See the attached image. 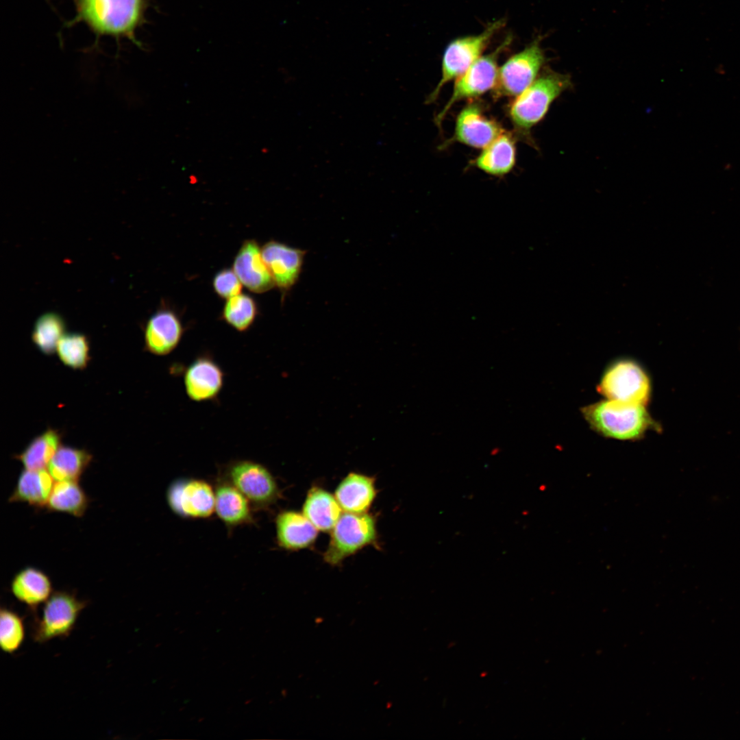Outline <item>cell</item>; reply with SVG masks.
I'll return each instance as SVG.
<instances>
[{"label":"cell","mask_w":740,"mask_h":740,"mask_svg":"<svg viewBox=\"0 0 740 740\" xmlns=\"http://www.w3.org/2000/svg\"><path fill=\"white\" fill-rule=\"evenodd\" d=\"M212 284L215 293L227 299L241 293L243 284L233 269H223L214 275Z\"/></svg>","instance_id":"obj_31"},{"label":"cell","mask_w":740,"mask_h":740,"mask_svg":"<svg viewBox=\"0 0 740 740\" xmlns=\"http://www.w3.org/2000/svg\"><path fill=\"white\" fill-rule=\"evenodd\" d=\"M646 406L602 399L581 408L590 428L602 436L619 441H637L661 426Z\"/></svg>","instance_id":"obj_2"},{"label":"cell","mask_w":740,"mask_h":740,"mask_svg":"<svg viewBox=\"0 0 740 740\" xmlns=\"http://www.w3.org/2000/svg\"><path fill=\"white\" fill-rule=\"evenodd\" d=\"M167 504L176 515L186 519H205L214 512V488L197 478H178L166 493Z\"/></svg>","instance_id":"obj_11"},{"label":"cell","mask_w":740,"mask_h":740,"mask_svg":"<svg viewBox=\"0 0 740 740\" xmlns=\"http://www.w3.org/2000/svg\"><path fill=\"white\" fill-rule=\"evenodd\" d=\"M214 492V512L227 527L234 528L254 522L251 504L230 482L220 481Z\"/></svg>","instance_id":"obj_19"},{"label":"cell","mask_w":740,"mask_h":740,"mask_svg":"<svg viewBox=\"0 0 740 740\" xmlns=\"http://www.w3.org/2000/svg\"><path fill=\"white\" fill-rule=\"evenodd\" d=\"M25 639L22 618L14 611L1 608L0 611V645L5 653H14Z\"/></svg>","instance_id":"obj_30"},{"label":"cell","mask_w":740,"mask_h":740,"mask_svg":"<svg viewBox=\"0 0 740 740\" xmlns=\"http://www.w3.org/2000/svg\"><path fill=\"white\" fill-rule=\"evenodd\" d=\"M545 62L538 40L510 56L499 69L495 93L498 96H518L536 79Z\"/></svg>","instance_id":"obj_10"},{"label":"cell","mask_w":740,"mask_h":740,"mask_svg":"<svg viewBox=\"0 0 740 740\" xmlns=\"http://www.w3.org/2000/svg\"><path fill=\"white\" fill-rule=\"evenodd\" d=\"M261 251L275 285L288 291L299 278L306 251L276 241L266 243Z\"/></svg>","instance_id":"obj_12"},{"label":"cell","mask_w":740,"mask_h":740,"mask_svg":"<svg viewBox=\"0 0 740 740\" xmlns=\"http://www.w3.org/2000/svg\"><path fill=\"white\" fill-rule=\"evenodd\" d=\"M54 479L48 470L25 469L8 498L10 502H25L36 508L46 507Z\"/></svg>","instance_id":"obj_21"},{"label":"cell","mask_w":740,"mask_h":740,"mask_svg":"<svg viewBox=\"0 0 740 740\" xmlns=\"http://www.w3.org/2000/svg\"><path fill=\"white\" fill-rule=\"evenodd\" d=\"M233 270L242 284L255 293L267 292L275 286L262 258L261 248L255 240L243 243L235 256Z\"/></svg>","instance_id":"obj_15"},{"label":"cell","mask_w":740,"mask_h":740,"mask_svg":"<svg viewBox=\"0 0 740 740\" xmlns=\"http://www.w3.org/2000/svg\"><path fill=\"white\" fill-rule=\"evenodd\" d=\"M60 433L54 429L48 428L44 432L34 438L26 447L15 456L25 469H45L61 445Z\"/></svg>","instance_id":"obj_26"},{"label":"cell","mask_w":740,"mask_h":740,"mask_svg":"<svg viewBox=\"0 0 740 740\" xmlns=\"http://www.w3.org/2000/svg\"><path fill=\"white\" fill-rule=\"evenodd\" d=\"M92 459V454L86 449L61 445L50 460L47 470L56 481H78Z\"/></svg>","instance_id":"obj_24"},{"label":"cell","mask_w":740,"mask_h":740,"mask_svg":"<svg viewBox=\"0 0 740 740\" xmlns=\"http://www.w3.org/2000/svg\"><path fill=\"white\" fill-rule=\"evenodd\" d=\"M65 323L58 313L49 312L40 315L36 321L32 340L38 349L49 356L56 352L57 345L64 334Z\"/></svg>","instance_id":"obj_27"},{"label":"cell","mask_w":740,"mask_h":740,"mask_svg":"<svg viewBox=\"0 0 740 740\" xmlns=\"http://www.w3.org/2000/svg\"><path fill=\"white\" fill-rule=\"evenodd\" d=\"M571 85L569 75L549 72L540 76L511 104L513 123L522 130H530L543 119L552 103Z\"/></svg>","instance_id":"obj_4"},{"label":"cell","mask_w":740,"mask_h":740,"mask_svg":"<svg viewBox=\"0 0 740 740\" xmlns=\"http://www.w3.org/2000/svg\"><path fill=\"white\" fill-rule=\"evenodd\" d=\"M184 327L178 315L169 308H160L148 319L144 330L145 347L156 356H166L180 344Z\"/></svg>","instance_id":"obj_13"},{"label":"cell","mask_w":740,"mask_h":740,"mask_svg":"<svg viewBox=\"0 0 740 740\" xmlns=\"http://www.w3.org/2000/svg\"><path fill=\"white\" fill-rule=\"evenodd\" d=\"M73 2L76 15L65 22L63 27L83 23L95 35V45L101 36H108L114 38L117 44L119 40L127 38L140 49L143 48L136 32L147 21L148 0H73Z\"/></svg>","instance_id":"obj_1"},{"label":"cell","mask_w":740,"mask_h":740,"mask_svg":"<svg viewBox=\"0 0 740 740\" xmlns=\"http://www.w3.org/2000/svg\"><path fill=\"white\" fill-rule=\"evenodd\" d=\"M504 24L503 19L494 21L481 33L456 38L447 45L442 58L441 79L428 98V102L434 101L447 83L458 78L482 56L492 38Z\"/></svg>","instance_id":"obj_6"},{"label":"cell","mask_w":740,"mask_h":740,"mask_svg":"<svg viewBox=\"0 0 740 740\" xmlns=\"http://www.w3.org/2000/svg\"><path fill=\"white\" fill-rule=\"evenodd\" d=\"M510 37L506 38L493 51L480 56L456 79L449 101L436 116L438 125L456 102L480 96L495 88L499 71L497 60L502 52L510 44Z\"/></svg>","instance_id":"obj_8"},{"label":"cell","mask_w":740,"mask_h":740,"mask_svg":"<svg viewBox=\"0 0 740 740\" xmlns=\"http://www.w3.org/2000/svg\"><path fill=\"white\" fill-rule=\"evenodd\" d=\"M11 591L19 602L35 610L51 595L52 584L42 571L34 567H26L12 578Z\"/></svg>","instance_id":"obj_20"},{"label":"cell","mask_w":740,"mask_h":740,"mask_svg":"<svg viewBox=\"0 0 740 740\" xmlns=\"http://www.w3.org/2000/svg\"><path fill=\"white\" fill-rule=\"evenodd\" d=\"M515 159V140L509 134L503 132L483 149L476 159L475 164L489 174L502 175L512 170Z\"/></svg>","instance_id":"obj_23"},{"label":"cell","mask_w":740,"mask_h":740,"mask_svg":"<svg viewBox=\"0 0 740 740\" xmlns=\"http://www.w3.org/2000/svg\"><path fill=\"white\" fill-rule=\"evenodd\" d=\"M302 513L318 530L330 532L343 513L334 495L319 486H312L307 493Z\"/></svg>","instance_id":"obj_22"},{"label":"cell","mask_w":740,"mask_h":740,"mask_svg":"<svg viewBox=\"0 0 740 740\" xmlns=\"http://www.w3.org/2000/svg\"><path fill=\"white\" fill-rule=\"evenodd\" d=\"M87 602L75 594L57 591L45 602L41 617L36 620L32 637L38 643H45L58 637H66L74 628Z\"/></svg>","instance_id":"obj_7"},{"label":"cell","mask_w":740,"mask_h":740,"mask_svg":"<svg viewBox=\"0 0 740 740\" xmlns=\"http://www.w3.org/2000/svg\"><path fill=\"white\" fill-rule=\"evenodd\" d=\"M56 352L65 366L82 370L87 367L90 360L89 341L83 334H64L58 343Z\"/></svg>","instance_id":"obj_29"},{"label":"cell","mask_w":740,"mask_h":740,"mask_svg":"<svg viewBox=\"0 0 740 740\" xmlns=\"http://www.w3.org/2000/svg\"><path fill=\"white\" fill-rule=\"evenodd\" d=\"M275 524L277 542L286 550L309 547L317 538L319 530L303 513L295 510L281 511L275 517Z\"/></svg>","instance_id":"obj_17"},{"label":"cell","mask_w":740,"mask_h":740,"mask_svg":"<svg viewBox=\"0 0 740 740\" xmlns=\"http://www.w3.org/2000/svg\"><path fill=\"white\" fill-rule=\"evenodd\" d=\"M227 480L258 508H265L280 498L274 477L262 464L249 460L232 463L227 469Z\"/></svg>","instance_id":"obj_9"},{"label":"cell","mask_w":740,"mask_h":740,"mask_svg":"<svg viewBox=\"0 0 740 740\" xmlns=\"http://www.w3.org/2000/svg\"><path fill=\"white\" fill-rule=\"evenodd\" d=\"M503 133L502 127L484 116L476 105H469L457 116L453 140L484 149Z\"/></svg>","instance_id":"obj_16"},{"label":"cell","mask_w":740,"mask_h":740,"mask_svg":"<svg viewBox=\"0 0 740 740\" xmlns=\"http://www.w3.org/2000/svg\"><path fill=\"white\" fill-rule=\"evenodd\" d=\"M88 503V497L78 481L61 480L54 482L45 508L79 517L85 513Z\"/></svg>","instance_id":"obj_25"},{"label":"cell","mask_w":740,"mask_h":740,"mask_svg":"<svg viewBox=\"0 0 740 740\" xmlns=\"http://www.w3.org/2000/svg\"><path fill=\"white\" fill-rule=\"evenodd\" d=\"M597 390L607 399L647 406L652 397V386L648 372L639 362L621 357L605 367Z\"/></svg>","instance_id":"obj_3"},{"label":"cell","mask_w":740,"mask_h":740,"mask_svg":"<svg viewBox=\"0 0 740 740\" xmlns=\"http://www.w3.org/2000/svg\"><path fill=\"white\" fill-rule=\"evenodd\" d=\"M377 492L373 477L350 472L336 486L334 496L345 512L364 513L371 506Z\"/></svg>","instance_id":"obj_18"},{"label":"cell","mask_w":740,"mask_h":740,"mask_svg":"<svg viewBox=\"0 0 740 740\" xmlns=\"http://www.w3.org/2000/svg\"><path fill=\"white\" fill-rule=\"evenodd\" d=\"M257 313V306L254 298L240 293L227 299L221 317L232 328L242 332L251 328Z\"/></svg>","instance_id":"obj_28"},{"label":"cell","mask_w":740,"mask_h":740,"mask_svg":"<svg viewBox=\"0 0 740 740\" xmlns=\"http://www.w3.org/2000/svg\"><path fill=\"white\" fill-rule=\"evenodd\" d=\"M224 373L221 367L207 356L197 357L186 368L184 385L187 396L200 402L214 399L221 392Z\"/></svg>","instance_id":"obj_14"},{"label":"cell","mask_w":740,"mask_h":740,"mask_svg":"<svg viewBox=\"0 0 740 740\" xmlns=\"http://www.w3.org/2000/svg\"><path fill=\"white\" fill-rule=\"evenodd\" d=\"M328 546L323 554L329 565L341 564L346 558L376 543L375 517L368 513L344 512L330 531Z\"/></svg>","instance_id":"obj_5"}]
</instances>
